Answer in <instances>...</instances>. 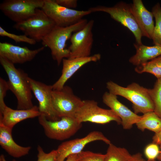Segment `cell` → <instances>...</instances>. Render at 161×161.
<instances>
[{
    "label": "cell",
    "mask_w": 161,
    "mask_h": 161,
    "mask_svg": "<svg viewBox=\"0 0 161 161\" xmlns=\"http://www.w3.org/2000/svg\"><path fill=\"white\" fill-rule=\"evenodd\" d=\"M40 115L38 107L36 106L27 109L15 110L6 105L0 112V124L12 129L18 123L28 119L38 117Z\"/></svg>",
    "instance_id": "18"
},
{
    "label": "cell",
    "mask_w": 161,
    "mask_h": 161,
    "mask_svg": "<svg viewBox=\"0 0 161 161\" xmlns=\"http://www.w3.org/2000/svg\"><path fill=\"white\" fill-rule=\"evenodd\" d=\"M52 100L54 109L60 118L75 117L83 103V100L75 95L68 86L65 85L59 90H53Z\"/></svg>",
    "instance_id": "10"
},
{
    "label": "cell",
    "mask_w": 161,
    "mask_h": 161,
    "mask_svg": "<svg viewBox=\"0 0 161 161\" xmlns=\"http://www.w3.org/2000/svg\"><path fill=\"white\" fill-rule=\"evenodd\" d=\"M160 150L158 145L153 143L148 145L145 149L144 153L148 160H154L157 158Z\"/></svg>",
    "instance_id": "29"
},
{
    "label": "cell",
    "mask_w": 161,
    "mask_h": 161,
    "mask_svg": "<svg viewBox=\"0 0 161 161\" xmlns=\"http://www.w3.org/2000/svg\"><path fill=\"white\" fill-rule=\"evenodd\" d=\"M75 118L80 123L90 122L104 124L112 121L121 124L120 118L112 110L100 107L94 100H83V103L77 113Z\"/></svg>",
    "instance_id": "8"
},
{
    "label": "cell",
    "mask_w": 161,
    "mask_h": 161,
    "mask_svg": "<svg viewBox=\"0 0 161 161\" xmlns=\"http://www.w3.org/2000/svg\"><path fill=\"white\" fill-rule=\"evenodd\" d=\"M151 12L155 21L151 39L155 45L161 46V6L159 3L153 7Z\"/></svg>",
    "instance_id": "24"
},
{
    "label": "cell",
    "mask_w": 161,
    "mask_h": 161,
    "mask_svg": "<svg viewBox=\"0 0 161 161\" xmlns=\"http://www.w3.org/2000/svg\"><path fill=\"white\" fill-rule=\"evenodd\" d=\"M135 70L138 73L145 72L151 74L157 79L161 78V55L137 66Z\"/></svg>",
    "instance_id": "23"
},
{
    "label": "cell",
    "mask_w": 161,
    "mask_h": 161,
    "mask_svg": "<svg viewBox=\"0 0 161 161\" xmlns=\"http://www.w3.org/2000/svg\"><path fill=\"white\" fill-rule=\"evenodd\" d=\"M28 81L32 92L38 102L39 110L41 115L50 121H55L60 118L57 114L53 106L52 85L46 84L29 77Z\"/></svg>",
    "instance_id": "11"
},
{
    "label": "cell",
    "mask_w": 161,
    "mask_h": 161,
    "mask_svg": "<svg viewBox=\"0 0 161 161\" xmlns=\"http://www.w3.org/2000/svg\"><path fill=\"white\" fill-rule=\"evenodd\" d=\"M160 153L157 158L160 161H161V144L160 145Z\"/></svg>",
    "instance_id": "36"
},
{
    "label": "cell",
    "mask_w": 161,
    "mask_h": 161,
    "mask_svg": "<svg viewBox=\"0 0 161 161\" xmlns=\"http://www.w3.org/2000/svg\"><path fill=\"white\" fill-rule=\"evenodd\" d=\"M12 129L0 124V145L9 155L18 158L28 154L31 147H23L17 144L12 135Z\"/></svg>",
    "instance_id": "19"
},
{
    "label": "cell",
    "mask_w": 161,
    "mask_h": 161,
    "mask_svg": "<svg viewBox=\"0 0 161 161\" xmlns=\"http://www.w3.org/2000/svg\"><path fill=\"white\" fill-rule=\"evenodd\" d=\"M0 161H7L4 155L1 154V155L0 156ZM13 161H16L14 159L13 160Z\"/></svg>",
    "instance_id": "35"
},
{
    "label": "cell",
    "mask_w": 161,
    "mask_h": 161,
    "mask_svg": "<svg viewBox=\"0 0 161 161\" xmlns=\"http://www.w3.org/2000/svg\"><path fill=\"white\" fill-rule=\"evenodd\" d=\"M153 142L157 145L161 144V130L155 134L153 138Z\"/></svg>",
    "instance_id": "33"
},
{
    "label": "cell",
    "mask_w": 161,
    "mask_h": 161,
    "mask_svg": "<svg viewBox=\"0 0 161 161\" xmlns=\"http://www.w3.org/2000/svg\"><path fill=\"white\" fill-rule=\"evenodd\" d=\"M130 161H146L140 153H137L132 155Z\"/></svg>",
    "instance_id": "32"
},
{
    "label": "cell",
    "mask_w": 161,
    "mask_h": 161,
    "mask_svg": "<svg viewBox=\"0 0 161 161\" xmlns=\"http://www.w3.org/2000/svg\"><path fill=\"white\" fill-rule=\"evenodd\" d=\"M0 35L7 37L13 40L16 43L24 42L31 45H35L36 41L25 34L17 35L10 33L0 27Z\"/></svg>",
    "instance_id": "26"
},
{
    "label": "cell",
    "mask_w": 161,
    "mask_h": 161,
    "mask_svg": "<svg viewBox=\"0 0 161 161\" xmlns=\"http://www.w3.org/2000/svg\"><path fill=\"white\" fill-rule=\"evenodd\" d=\"M37 149L38 151L37 161H57V152L56 149L46 153L39 145L38 146Z\"/></svg>",
    "instance_id": "28"
},
{
    "label": "cell",
    "mask_w": 161,
    "mask_h": 161,
    "mask_svg": "<svg viewBox=\"0 0 161 161\" xmlns=\"http://www.w3.org/2000/svg\"><path fill=\"white\" fill-rule=\"evenodd\" d=\"M96 141H102L108 145L111 143L101 132L92 131L84 137L66 141L60 144L56 149L57 161H65L69 155L78 154L88 144Z\"/></svg>",
    "instance_id": "13"
},
{
    "label": "cell",
    "mask_w": 161,
    "mask_h": 161,
    "mask_svg": "<svg viewBox=\"0 0 161 161\" xmlns=\"http://www.w3.org/2000/svg\"><path fill=\"white\" fill-rule=\"evenodd\" d=\"M134 46L136 49V53L130 58L129 61L137 66L161 55V46L155 45L148 46L143 44H138L135 43Z\"/></svg>",
    "instance_id": "20"
},
{
    "label": "cell",
    "mask_w": 161,
    "mask_h": 161,
    "mask_svg": "<svg viewBox=\"0 0 161 161\" xmlns=\"http://www.w3.org/2000/svg\"><path fill=\"white\" fill-rule=\"evenodd\" d=\"M41 9L55 25L63 27L74 24L92 13L89 10H80L66 8L58 4L55 0H44Z\"/></svg>",
    "instance_id": "7"
},
{
    "label": "cell",
    "mask_w": 161,
    "mask_h": 161,
    "mask_svg": "<svg viewBox=\"0 0 161 161\" xmlns=\"http://www.w3.org/2000/svg\"><path fill=\"white\" fill-rule=\"evenodd\" d=\"M55 25L41 9H38L32 16L23 21L16 23L13 27L36 42H39Z\"/></svg>",
    "instance_id": "6"
},
{
    "label": "cell",
    "mask_w": 161,
    "mask_h": 161,
    "mask_svg": "<svg viewBox=\"0 0 161 161\" xmlns=\"http://www.w3.org/2000/svg\"><path fill=\"white\" fill-rule=\"evenodd\" d=\"M44 46L34 50L6 42H0V56L14 64H22L32 60L44 49Z\"/></svg>",
    "instance_id": "15"
},
{
    "label": "cell",
    "mask_w": 161,
    "mask_h": 161,
    "mask_svg": "<svg viewBox=\"0 0 161 161\" xmlns=\"http://www.w3.org/2000/svg\"><path fill=\"white\" fill-rule=\"evenodd\" d=\"M38 122L48 138L59 141L64 140L75 134L82 126L75 117H63L58 120L51 121L43 115L38 117Z\"/></svg>",
    "instance_id": "5"
},
{
    "label": "cell",
    "mask_w": 161,
    "mask_h": 161,
    "mask_svg": "<svg viewBox=\"0 0 161 161\" xmlns=\"http://www.w3.org/2000/svg\"><path fill=\"white\" fill-rule=\"evenodd\" d=\"M44 0H6L0 4V9L11 20L18 23L23 21L35 14L43 7Z\"/></svg>",
    "instance_id": "9"
},
{
    "label": "cell",
    "mask_w": 161,
    "mask_h": 161,
    "mask_svg": "<svg viewBox=\"0 0 161 161\" xmlns=\"http://www.w3.org/2000/svg\"><path fill=\"white\" fill-rule=\"evenodd\" d=\"M0 64L5 71L8 80L9 90L16 97L18 109H27L34 106L32 91L28 81V74L22 69L16 68L14 64L0 56Z\"/></svg>",
    "instance_id": "1"
},
{
    "label": "cell",
    "mask_w": 161,
    "mask_h": 161,
    "mask_svg": "<svg viewBox=\"0 0 161 161\" xmlns=\"http://www.w3.org/2000/svg\"><path fill=\"white\" fill-rule=\"evenodd\" d=\"M136 125L142 131L147 129L157 133L161 130V118L154 111L149 112L143 114Z\"/></svg>",
    "instance_id": "21"
},
{
    "label": "cell",
    "mask_w": 161,
    "mask_h": 161,
    "mask_svg": "<svg viewBox=\"0 0 161 161\" xmlns=\"http://www.w3.org/2000/svg\"><path fill=\"white\" fill-rule=\"evenodd\" d=\"M147 161H157L155 160H148Z\"/></svg>",
    "instance_id": "37"
},
{
    "label": "cell",
    "mask_w": 161,
    "mask_h": 161,
    "mask_svg": "<svg viewBox=\"0 0 161 161\" xmlns=\"http://www.w3.org/2000/svg\"><path fill=\"white\" fill-rule=\"evenodd\" d=\"M78 161H104L105 155L89 151H82L78 154Z\"/></svg>",
    "instance_id": "27"
},
{
    "label": "cell",
    "mask_w": 161,
    "mask_h": 161,
    "mask_svg": "<svg viewBox=\"0 0 161 161\" xmlns=\"http://www.w3.org/2000/svg\"><path fill=\"white\" fill-rule=\"evenodd\" d=\"M9 90L7 81L2 78H0V112L6 106L4 99L7 92Z\"/></svg>",
    "instance_id": "30"
},
{
    "label": "cell",
    "mask_w": 161,
    "mask_h": 161,
    "mask_svg": "<svg viewBox=\"0 0 161 161\" xmlns=\"http://www.w3.org/2000/svg\"><path fill=\"white\" fill-rule=\"evenodd\" d=\"M58 4L67 8L73 9L76 8L78 5L77 0H55Z\"/></svg>",
    "instance_id": "31"
},
{
    "label": "cell",
    "mask_w": 161,
    "mask_h": 161,
    "mask_svg": "<svg viewBox=\"0 0 161 161\" xmlns=\"http://www.w3.org/2000/svg\"><path fill=\"white\" fill-rule=\"evenodd\" d=\"M102 99L103 103L120 118L124 129H131L133 124H136L141 119L142 116L133 112L120 103L117 95L109 92H106L103 95Z\"/></svg>",
    "instance_id": "16"
},
{
    "label": "cell",
    "mask_w": 161,
    "mask_h": 161,
    "mask_svg": "<svg viewBox=\"0 0 161 161\" xmlns=\"http://www.w3.org/2000/svg\"><path fill=\"white\" fill-rule=\"evenodd\" d=\"M100 58V54L97 53L88 57L63 59L61 74L52 85L53 90L62 89L67 81L81 67L89 62H97Z\"/></svg>",
    "instance_id": "14"
},
{
    "label": "cell",
    "mask_w": 161,
    "mask_h": 161,
    "mask_svg": "<svg viewBox=\"0 0 161 161\" xmlns=\"http://www.w3.org/2000/svg\"><path fill=\"white\" fill-rule=\"evenodd\" d=\"M132 11L142 35L151 39L154 25L153 15L147 10L141 0H133Z\"/></svg>",
    "instance_id": "17"
},
{
    "label": "cell",
    "mask_w": 161,
    "mask_h": 161,
    "mask_svg": "<svg viewBox=\"0 0 161 161\" xmlns=\"http://www.w3.org/2000/svg\"><path fill=\"white\" fill-rule=\"evenodd\" d=\"M94 23V20H90L83 28L72 34L70 39L71 44L68 48L70 52L69 58L91 56L94 40L92 30Z\"/></svg>",
    "instance_id": "12"
},
{
    "label": "cell",
    "mask_w": 161,
    "mask_h": 161,
    "mask_svg": "<svg viewBox=\"0 0 161 161\" xmlns=\"http://www.w3.org/2000/svg\"><path fill=\"white\" fill-rule=\"evenodd\" d=\"M104 161H130L132 157L127 150L117 147L112 143L109 145Z\"/></svg>",
    "instance_id": "22"
},
{
    "label": "cell",
    "mask_w": 161,
    "mask_h": 161,
    "mask_svg": "<svg viewBox=\"0 0 161 161\" xmlns=\"http://www.w3.org/2000/svg\"><path fill=\"white\" fill-rule=\"evenodd\" d=\"M88 20L83 19L71 26L63 27L56 25L42 39L41 41L44 47L49 48L52 57L59 66L63 59L69 58L70 52L66 48L67 41L70 39L72 34L81 29L88 22Z\"/></svg>",
    "instance_id": "2"
},
{
    "label": "cell",
    "mask_w": 161,
    "mask_h": 161,
    "mask_svg": "<svg viewBox=\"0 0 161 161\" xmlns=\"http://www.w3.org/2000/svg\"><path fill=\"white\" fill-rule=\"evenodd\" d=\"M148 91L154 103V112L161 118V78H157L154 88Z\"/></svg>",
    "instance_id": "25"
},
{
    "label": "cell",
    "mask_w": 161,
    "mask_h": 161,
    "mask_svg": "<svg viewBox=\"0 0 161 161\" xmlns=\"http://www.w3.org/2000/svg\"><path fill=\"white\" fill-rule=\"evenodd\" d=\"M65 161H78V154H72L68 156Z\"/></svg>",
    "instance_id": "34"
},
{
    "label": "cell",
    "mask_w": 161,
    "mask_h": 161,
    "mask_svg": "<svg viewBox=\"0 0 161 161\" xmlns=\"http://www.w3.org/2000/svg\"><path fill=\"white\" fill-rule=\"evenodd\" d=\"M92 13L103 12L109 14L111 18L128 28L134 35L135 44H142V34L133 14L131 5L120 1L112 7L98 5L89 8Z\"/></svg>",
    "instance_id": "4"
},
{
    "label": "cell",
    "mask_w": 161,
    "mask_h": 161,
    "mask_svg": "<svg viewBox=\"0 0 161 161\" xmlns=\"http://www.w3.org/2000/svg\"><path fill=\"white\" fill-rule=\"evenodd\" d=\"M109 92L127 99L132 103L134 112L143 114L154 111V105L150 95L148 89L133 83L126 87L121 86L111 81L106 83Z\"/></svg>",
    "instance_id": "3"
}]
</instances>
